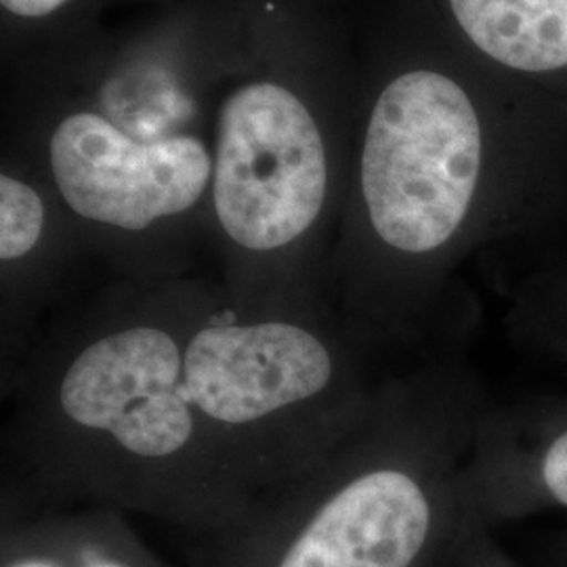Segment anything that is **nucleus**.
Returning a JSON list of instances; mask_svg holds the SVG:
<instances>
[{"instance_id":"10","label":"nucleus","mask_w":567,"mask_h":567,"mask_svg":"<svg viewBox=\"0 0 567 567\" xmlns=\"http://www.w3.org/2000/svg\"><path fill=\"white\" fill-rule=\"evenodd\" d=\"M0 567H166L114 508H41L2 519Z\"/></svg>"},{"instance_id":"9","label":"nucleus","mask_w":567,"mask_h":567,"mask_svg":"<svg viewBox=\"0 0 567 567\" xmlns=\"http://www.w3.org/2000/svg\"><path fill=\"white\" fill-rule=\"evenodd\" d=\"M51 213L41 189L16 175H0V339L2 383L16 372L28 347L41 330V316L60 309V271L49 244Z\"/></svg>"},{"instance_id":"13","label":"nucleus","mask_w":567,"mask_h":567,"mask_svg":"<svg viewBox=\"0 0 567 567\" xmlns=\"http://www.w3.org/2000/svg\"><path fill=\"white\" fill-rule=\"evenodd\" d=\"M68 0H0L2 9L16 18L23 20H37L47 18L61 9Z\"/></svg>"},{"instance_id":"3","label":"nucleus","mask_w":567,"mask_h":567,"mask_svg":"<svg viewBox=\"0 0 567 567\" xmlns=\"http://www.w3.org/2000/svg\"><path fill=\"white\" fill-rule=\"evenodd\" d=\"M466 339L468 320L389 368L339 446L213 538V567L454 566L480 526L465 475L492 400Z\"/></svg>"},{"instance_id":"6","label":"nucleus","mask_w":567,"mask_h":567,"mask_svg":"<svg viewBox=\"0 0 567 567\" xmlns=\"http://www.w3.org/2000/svg\"><path fill=\"white\" fill-rule=\"evenodd\" d=\"M47 173L72 219L105 240L140 243L208 204L213 154L194 135L142 142L93 112L53 128Z\"/></svg>"},{"instance_id":"12","label":"nucleus","mask_w":567,"mask_h":567,"mask_svg":"<svg viewBox=\"0 0 567 567\" xmlns=\"http://www.w3.org/2000/svg\"><path fill=\"white\" fill-rule=\"evenodd\" d=\"M452 567H522L494 538V532L487 527L475 526L465 543L458 548V555Z\"/></svg>"},{"instance_id":"4","label":"nucleus","mask_w":567,"mask_h":567,"mask_svg":"<svg viewBox=\"0 0 567 567\" xmlns=\"http://www.w3.org/2000/svg\"><path fill=\"white\" fill-rule=\"evenodd\" d=\"M337 309L246 311L210 284L183 379L227 465L255 498L301 477L360 425L386 370Z\"/></svg>"},{"instance_id":"8","label":"nucleus","mask_w":567,"mask_h":567,"mask_svg":"<svg viewBox=\"0 0 567 567\" xmlns=\"http://www.w3.org/2000/svg\"><path fill=\"white\" fill-rule=\"evenodd\" d=\"M466 44L513 93L567 124V0H446Z\"/></svg>"},{"instance_id":"5","label":"nucleus","mask_w":567,"mask_h":567,"mask_svg":"<svg viewBox=\"0 0 567 567\" xmlns=\"http://www.w3.org/2000/svg\"><path fill=\"white\" fill-rule=\"evenodd\" d=\"M334 194L324 133L290 89L255 81L219 110L208 210L227 301L246 311L334 309L320 240Z\"/></svg>"},{"instance_id":"1","label":"nucleus","mask_w":567,"mask_h":567,"mask_svg":"<svg viewBox=\"0 0 567 567\" xmlns=\"http://www.w3.org/2000/svg\"><path fill=\"white\" fill-rule=\"evenodd\" d=\"M210 284L116 280L61 305L2 383L4 466L32 511L103 507L217 538L255 496L227 465L183 379ZM30 511V513H32Z\"/></svg>"},{"instance_id":"11","label":"nucleus","mask_w":567,"mask_h":567,"mask_svg":"<svg viewBox=\"0 0 567 567\" xmlns=\"http://www.w3.org/2000/svg\"><path fill=\"white\" fill-rule=\"evenodd\" d=\"M508 328L527 347L567 349V255L519 288L511 305Z\"/></svg>"},{"instance_id":"14","label":"nucleus","mask_w":567,"mask_h":567,"mask_svg":"<svg viewBox=\"0 0 567 567\" xmlns=\"http://www.w3.org/2000/svg\"><path fill=\"white\" fill-rule=\"evenodd\" d=\"M553 567H567V529L553 545Z\"/></svg>"},{"instance_id":"7","label":"nucleus","mask_w":567,"mask_h":567,"mask_svg":"<svg viewBox=\"0 0 567 567\" xmlns=\"http://www.w3.org/2000/svg\"><path fill=\"white\" fill-rule=\"evenodd\" d=\"M466 498L487 529L567 511V395L486 405L466 465Z\"/></svg>"},{"instance_id":"2","label":"nucleus","mask_w":567,"mask_h":567,"mask_svg":"<svg viewBox=\"0 0 567 567\" xmlns=\"http://www.w3.org/2000/svg\"><path fill=\"white\" fill-rule=\"evenodd\" d=\"M564 215L566 124L536 110L492 121L454 74L405 68L365 121L332 303L362 343L402 358L466 316L452 276L475 248Z\"/></svg>"}]
</instances>
